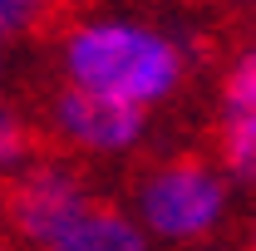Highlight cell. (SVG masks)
<instances>
[{"mask_svg": "<svg viewBox=\"0 0 256 251\" xmlns=\"http://www.w3.org/2000/svg\"><path fill=\"white\" fill-rule=\"evenodd\" d=\"M64 69H69V84L133 98V104H153L178 89L182 54L158 30H143L128 20H98V25H84L69 34Z\"/></svg>", "mask_w": 256, "mask_h": 251, "instance_id": "1", "label": "cell"}, {"mask_svg": "<svg viewBox=\"0 0 256 251\" xmlns=\"http://www.w3.org/2000/svg\"><path fill=\"white\" fill-rule=\"evenodd\" d=\"M226 188L217 182V172H207L202 162H168L143 182V222L168 236V242H192L202 232H212L222 217Z\"/></svg>", "mask_w": 256, "mask_h": 251, "instance_id": "2", "label": "cell"}, {"mask_svg": "<svg viewBox=\"0 0 256 251\" xmlns=\"http://www.w3.org/2000/svg\"><path fill=\"white\" fill-rule=\"evenodd\" d=\"M84 212H89V197L79 188V178L64 168H34L10 197V217L20 226V236L34 246H54Z\"/></svg>", "mask_w": 256, "mask_h": 251, "instance_id": "3", "label": "cell"}, {"mask_svg": "<svg viewBox=\"0 0 256 251\" xmlns=\"http://www.w3.org/2000/svg\"><path fill=\"white\" fill-rule=\"evenodd\" d=\"M54 118H60L69 143H84V148H98V153H118L143 133V104L74 84V89L60 94Z\"/></svg>", "mask_w": 256, "mask_h": 251, "instance_id": "4", "label": "cell"}, {"mask_svg": "<svg viewBox=\"0 0 256 251\" xmlns=\"http://www.w3.org/2000/svg\"><path fill=\"white\" fill-rule=\"evenodd\" d=\"M44 251H148V246H143V232L128 217L104 212V207H89L54 246H44Z\"/></svg>", "mask_w": 256, "mask_h": 251, "instance_id": "5", "label": "cell"}, {"mask_svg": "<svg viewBox=\"0 0 256 251\" xmlns=\"http://www.w3.org/2000/svg\"><path fill=\"white\" fill-rule=\"evenodd\" d=\"M222 158L242 182H256V114H222Z\"/></svg>", "mask_w": 256, "mask_h": 251, "instance_id": "6", "label": "cell"}, {"mask_svg": "<svg viewBox=\"0 0 256 251\" xmlns=\"http://www.w3.org/2000/svg\"><path fill=\"white\" fill-rule=\"evenodd\" d=\"M222 114H256V50L226 69L222 84Z\"/></svg>", "mask_w": 256, "mask_h": 251, "instance_id": "7", "label": "cell"}, {"mask_svg": "<svg viewBox=\"0 0 256 251\" xmlns=\"http://www.w3.org/2000/svg\"><path fill=\"white\" fill-rule=\"evenodd\" d=\"M30 148V138H25V124L15 118V108H5L0 104V168H10V162H20Z\"/></svg>", "mask_w": 256, "mask_h": 251, "instance_id": "8", "label": "cell"}, {"mask_svg": "<svg viewBox=\"0 0 256 251\" xmlns=\"http://www.w3.org/2000/svg\"><path fill=\"white\" fill-rule=\"evenodd\" d=\"M40 20V5L34 0H0V40H15Z\"/></svg>", "mask_w": 256, "mask_h": 251, "instance_id": "9", "label": "cell"}, {"mask_svg": "<svg viewBox=\"0 0 256 251\" xmlns=\"http://www.w3.org/2000/svg\"><path fill=\"white\" fill-rule=\"evenodd\" d=\"M34 5H40V0H34Z\"/></svg>", "mask_w": 256, "mask_h": 251, "instance_id": "10", "label": "cell"}, {"mask_svg": "<svg viewBox=\"0 0 256 251\" xmlns=\"http://www.w3.org/2000/svg\"><path fill=\"white\" fill-rule=\"evenodd\" d=\"M0 251H5V246H0Z\"/></svg>", "mask_w": 256, "mask_h": 251, "instance_id": "11", "label": "cell"}]
</instances>
